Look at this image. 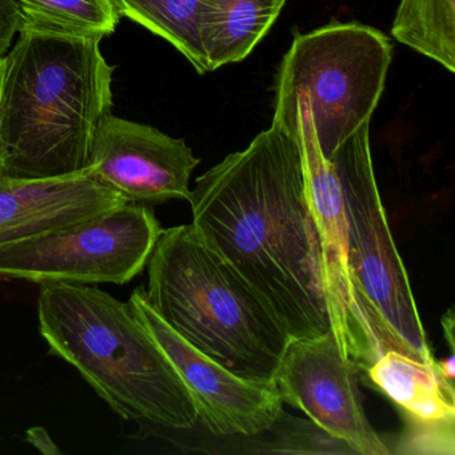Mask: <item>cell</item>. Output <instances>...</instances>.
Listing matches in <instances>:
<instances>
[{"instance_id":"obj_9","label":"cell","mask_w":455,"mask_h":455,"mask_svg":"<svg viewBox=\"0 0 455 455\" xmlns=\"http://www.w3.org/2000/svg\"><path fill=\"white\" fill-rule=\"evenodd\" d=\"M127 303L188 386L199 422L212 435H257L278 423L283 402L273 383L238 377L196 350L154 310L145 287Z\"/></svg>"},{"instance_id":"obj_10","label":"cell","mask_w":455,"mask_h":455,"mask_svg":"<svg viewBox=\"0 0 455 455\" xmlns=\"http://www.w3.org/2000/svg\"><path fill=\"white\" fill-rule=\"evenodd\" d=\"M201 159L180 138L108 113L92 140L86 172L127 204L188 201Z\"/></svg>"},{"instance_id":"obj_1","label":"cell","mask_w":455,"mask_h":455,"mask_svg":"<svg viewBox=\"0 0 455 455\" xmlns=\"http://www.w3.org/2000/svg\"><path fill=\"white\" fill-rule=\"evenodd\" d=\"M191 225L290 338L331 331L326 270L299 143L275 126L196 180Z\"/></svg>"},{"instance_id":"obj_18","label":"cell","mask_w":455,"mask_h":455,"mask_svg":"<svg viewBox=\"0 0 455 455\" xmlns=\"http://www.w3.org/2000/svg\"><path fill=\"white\" fill-rule=\"evenodd\" d=\"M20 30V12L15 0H0V60L9 54Z\"/></svg>"},{"instance_id":"obj_3","label":"cell","mask_w":455,"mask_h":455,"mask_svg":"<svg viewBox=\"0 0 455 455\" xmlns=\"http://www.w3.org/2000/svg\"><path fill=\"white\" fill-rule=\"evenodd\" d=\"M39 331L118 417L172 430L199 423L196 401L129 303L92 284L44 283Z\"/></svg>"},{"instance_id":"obj_22","label":"cell","mask_w":455,"mask_h":455,"mask_svg":"<svg viewBox=\"0 0 455 455\" xmlns=\"http://www.w3.org/2000/svg\"><path fill=\"white\" fill-rule=\"evenodd\" d=\"M4 68H6V60L2 58L0 60V95H2V86H4Z\"/></svg>"},{"instance_id":"obj_17","label":"cell","mask_w":455,"mask_h":455,"mask_svg":"<svg viewBox=\"0 0 455 455\" xmlns=\"http://www.w3.org/2000/svg\"><path fill=\"white\" fill-rule=\"evenodd\" d=\"M406 422L396 452L404 454H454L455 419L423 422L403 417Z\"/></svg>"},{"instance_id":"obj_15","label":"cell","mask_w":455,"mask_h":455,"mask_svg":"<svg viewBox=\"0 0 455 455\" xmlns=\"http://www.w3.org/2000/svg\"><path fill=\"white\" fill-rule=\"evenodd\" d=\"M122 18L148 28L178 50L196 73H209L199 22L204 0H114Z\"/></svg>"},{"instance_id":"obj_7","label":"cell","mask_w":455,"mask_h":455,"mask_svg":"<svg viewBox=\"0 0 455 455\" xmlns=\"http://www.w3.org/2000/svg\"><path fill=\"white\" fill-rule=\"evenodd\" d=\"M162 230L153 206L124 204L0 247V278L124 286L143 273Z\"/></svg>"},{"instance_id":"obj_2","label":"cell","mask_w":455,"mask_h":455,"mask_svg":"<svg viewBox=\"0 0 455 455\" xmlns=\"http://www.w3.org/2000/svg\"><path fill=\"white\" fill-rule=\"evenodd\" d=\"M100 39L22 31L4 57L0 174L52 180L86 172L113 108V66Z\"/></svg>"},{"instance_id":"obj_8","label":"cell","mask_w":455,"mask_h":455,"mask_svg":"<svg viewBox=\"0 0 455 455\" xmlns=\"http://www.w3.org/2000/svg\"><path fill=\"white\" fill-rule=\"evenodd\" d=\"M359 372L331 330L318 337L290 338L271 383L283 403L305 412L355 454H391L364 411Z\"/></svg>"},{"instance_id":"obj_5","label":"cell","mask_w":455,"mask_h":455,"mask_svg":"<svg viewBox=\"0 0 455 455\" xmlns=\"http://www.w3.org/2000/svg\"><path fill=\"white\" fill-rule=\"evenodd\" d=\"M330 161L342 191L348 276L367 367L387 351L435 363L378 190L370 122L350 135Z\"/></svg>"},{"instance_id":"obj_13","label":"cell","mask_w":455,"mask_h":455,"mask_svg":"<svg viewBox=\"0 0 455 455\" xmlns=\"http://www.w3.org/2000/svg\"><path fill=\"white\" fill-rule=\"evenodd\" d=\"M367 379L403 412L423 422L455 419V388L434 364L387 351L364 370Z\"/></svg>"},{"instance_id":"obj_20","label":"cell","mask_w":455,"mask_h":455,"mask_svg":"<svg viewBox=\"0 0 455 455\" xmlns=\"http://www.w3.org/2000/svg\"><path fill=\"white\" fill-rule=\"evenodd\" d=\"M438 369L441 371L442 377L447 380V382L454 385V375H455V356L454 354L444 359V361L438 362Z\"/></svg>"},{"instance_id":"obj_14","label":"cell","mask_w":455,"mask_h":455,"mask_svg":"<svg viewBox=\"0 0 455 455\" xmlns=\"http://www.w3.org/2000/svg\"><path fill=\"white\" fill-rule=\"evenodd\" d=\"M20 30L76 38L113 36L122 15L114 0H15Z\"/></svg>"},{"instance_id":"obj_19","label":"cell","mask_w":455,"mask_h":455,"mask_svg":"<svg viewBox=\"0 0 455 455\" xmlns=\"http://www.w3.org/2000/svg\"><path fill=\"white\" fill-rule=\"evenodd\" d=\"M26 442L30 443L34 449L38 450L42 454L46 455H60L62 450L55 443L54 439L50 435L49 431L42 426L28 428L26 431Z\"/></svg>"},{"instance_id":"obj_6","label":"cell","mask_w":455,"mask_h":455,"mask_svg":"<svg viewBox=\"0 0 455 455\" xmlns=\"http://www.w3.org/2000/svg\"><path fill=\"white\" fill-rule=\"evenodd\" d=\"M393 60L390 39L361 23H330L297 34L279 66L271 126L295 116L310 124L323 158L370 122Z\"/></svg>"},{"instance_id":"obj_21","label":"cell","mask_w":455,"mask_h":455,"mask_svg":"<svg viewBox=\"0 0 455 455\" xmlns=\"http://www.w3.org/2000/svg\"><path fill=\"white\" fill-rule=\"evenodd\" d=\"M442 324H443L444 338L449 342L450 350L454 353V315H452L451 308L447 311L446 315L442 319Z\"/></svg>"},{"instance_id":"obj_12","label":"cell","mask_w":455,"mask_h":455,"mask_svg":"<svg viewBox=\"0 0 455 455\" xmlns=\"http://www.w3.org/2000/svg\"><path fill=\"white\" fill-rule=\"evenodd\" d=\"M284 4L286 0H204L199 33L209 73L249 57Z\"/></svg>"},{"instance_id":"obj_4","label":"cell","mask_w":455,"mask_h":455,"mask_svg":"<svg viewBox=\"0 0 455 455\" xmlns=\"http://www.w3.org/2000/svg\"><path fill=\"white\" fill-rule=\"evenodd\" d=\"M146 297L186 342L233 374L270 382L290 337L193 225L162 230Z\"/></svg>"},{"instance_id":"obj_11","label":"cell","mask_w":455,"mask_h":455,"mask_svg":"<svg viewBox=\"0 0 455 455\" xmlns=\"http://www.w3.org/2000/svg\"><path fill=\"white\" fill-rule=\"evenodd\" d=\"M127 204L87 172L52 180L0 174V247Z\"/></svg>"},{"instance_id":"obj_16","label":"cell","mask_w":455,"mask_h":455,"mask_svg":"<svg viewBox=\"0 0 455 455\" xmlns=\"http://www.w3.org/2000/svg\"><path fill=\"white\" fill-rule=\"evenodd\" d=\"M391 34L396 41L455 71V0H401Z\"/></svg>"}]
</instances>
